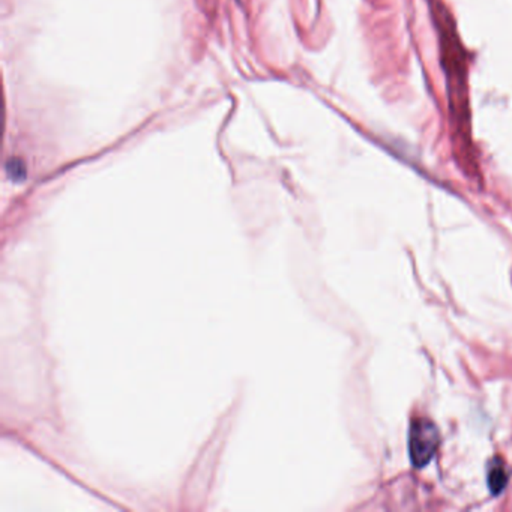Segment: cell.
Listing matches in <instances>:
<instances>
[{"label":"cell","instance_id":"2","mask_svg":"<svg viewBox=\"0 0 512 512\" xmlns=\"http://www.w3.org/2000/svg\"><path fill=\"white\" fill-rule=\"evenodd\" d=\"M508 483V474L502 465H493L488 470V485L493 495H499Z\"/></svg>","mask_w":512,"mask_h":512},{"label":"cell","instance_id":"1","mask_svg":"<svg viewBox=\"0 0 512 512\" xmlns=\"http://www.w3.org/2000/svg\"><path fill=\"white\" fill-rule=\"evenodd\" d=\"M439 446V430L428 419H415L409 434V455L411 465L420 469L430 463Z\"/></svg>","mask_w":512,"mask_h":512}]
</instances>
